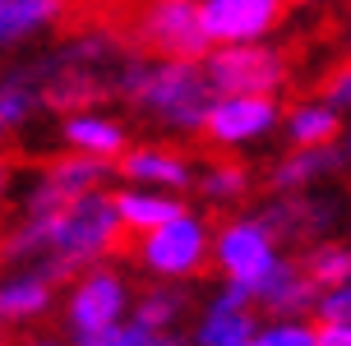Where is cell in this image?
<instances>
[{
    "mask_svg": "<svg viewBox=\"0 0 351 346\" xmlns=\"http://www.w3.org/2000/svg\"><path fill=\"white\" fill-rule=\"evenodd\" d=\"M268 121H273V102L268 97H227V102L208 106V116H204V125L217 138H227V143L268 129Z\"/></svg>",
    "mask_w": 351,
    "mask_h": 346,
    "instance_id": "obj_7",
    "label": "cell"
},
{
    "mask_svg": "<svg viewBox=\"0 0 351 346\" xmlns=\"http://www.w3.org/2000/svg\"><path fill=\"white\" fill-rule=\"evenodd\" d=\"M51 300V282L47 277H28V282H14L0 291V319H23V314H37Z\"/></svg>",
    "mask_w": 351,
    "mask_h": 346,
    "instance_id": "obj_15",
    "label": "cell"
},
{
    "mask_svg": "<svg viewBox=\"0 0 351 346\" xmlns=\"http://www.w3.org/2000/svg\"><path fill=\"white\" fill-rule=\"evenodd\" d=\"M180 305H185L180 295L158 291V295H148V300L139 305V319H134V323H139V328H162V323H171L176 314H180Z\"/></svg>",
    "mask_w": 351,
    "mask_h": 346,
    "instance_id": "obj_21",
    "label": "cell"
},
{
    "mask_svg": "<svg viewBox=\"0 0 351 346\" xmlns=\"http://www.w3.org/2000/svg\"><path fill=\"white\" fill-rule=\"evenodd\" d=\"M222 268L231 273V282H236V286H245V291L254 295L259 277L273 268L268 236H263L259 226H231L227 236H222Z\"/></svg>",
    "mask_w": 351,
    "mask_h": 346,
    "instance_id": "obj_6",
    "label": "cell"
},
{
    "mask_svg": "<svg viewBox=\"0 0 351 346\" xmlns=\"http://www.w3.org/2000/svg\"><path fill=\"white\" fill-rule=\"evenodd\" d=\"M65 138H70L74 148L93 153V157H116L125 148V134L106 121H70L65 125Z\"/></svg>",
    "mask_w": 351,
    "mask_h": 346,
    "instance_id": "obj_13",
    "label": "cell"
},
{
    "mask_svg": "<svg viewBox=\"0 0 351 346\" xmlns=\"http://www.w3.org/2000/svg\"><path fill=\"white\" fill-rule=\"evenodd\" d=\"M102 166L97 162H74V157H65V162H51L47 166V180H56L60 190H70V194H88L97 180H102Z\"/></svg>",
    "mask_w": 351,
    "mask_h": 346,
    "instance_id": "obj_20",
    "label": "cell"
},
{
    "mask_svg": "<svg viewBox=\"0 0 351 346\" xmlns=\"http://www.w3.org/2000/svg\"><path fill=\"white\" fill-rule=\"evenodd\" d=\"M74 323L79 332H97V328H111L116 323V314H121V282L116 277H88L79 295H74Z\"/></svg>",
    "mask_w": 351,
    "mask_h": 346,
    "instance_id": "obj_8",
    "label": "cell"
},
{
    "mask_svg": "<svg viewBox=\"0 0 351 346\" xmlns=\"http://www.w3.org/2000/svg\"><path fill=\"white\" fill-rule=\"evenodd\" d=\"M143 254H148V263H153L158 273H190V268H199V254H204V231H199V222H190V212H185V217H176V222H162Z\"/></svg>",
    "mask_w": 351,
    "mask_h": 346,
    "instance_id": "obj_5",
    "label": "cell"
},
{
    "mask_svg": "<svg viewBox=\"0 0 351 346\" xmlns=\"http://www.w3.org/2000/svg\"><path fill=\"white\" fill-rule=\"evenodd\" d=\"M208 88L227 97H263L268 88L282 84V55L259 51V47H231L208 60Z\"/></svg>",
    "mask_w": 351,
    "mask_h": 346,
    "instance_id": "obj_3",
    "label": "cell"
},
{
    "mask_svg": "<svg viewBox=\"0 0 351 346\" xmlns=\"http://www.w3.org/2000/svg\"><path fill=\"white\" fill-rule=\"evenodd\" d=\"M60 10V0H0V42H14V37L33 33L37 23Z\"/></svg>",
    "mask_w": 351,
    "mask_h": 346,
    "instance_id": "obj_11",
    "label": "cell"
},
{
    "mask_svg": "<svg viewBox=\"0 0 351 346\" xmlns=\"http://www.w3.org/2000/svg\"><path fill=\"white\" fill-rule=\"evenodd\" d=\"M204 190L217 194V199H231V194H241V190H245V171H241V166H222V171H208Z\"/></svg>",
    "mask_w": 351,
    "mask_h": 346,
    "instance_id": "obj_22",
    "label": "cell"
},
{
    "mask_svg": "<svg viewBox=\"0 0 351 346\" xmlns=\"http://www.w3.org/2000/svg\"><path fill=\"white\" fill-rule=\"evenodd\" d=\"M319 319H324V323H351V286L347 282H342L337 295H328V300L319 305Z\"/></svg>",
    "mask_w": 351,
    "mask_h": 346,
    "instance_id": "obj_23",
    "label": "cell"
},
{
    "mask_svg": "<svg viewBox=\"0 0 351 346\" xmlns=\"http://www.w3.org/2000/svg\"><path fill=\"white\" fill-rule=\"evenodd\" d=\"M121 37L139 55H162V60H199L208 51L194 0H148L139 23H130V33Z\"/></svg>",
    "mask_w": 351,
    "mask_h": 346,
    "instance_id": "obj_2",
    "label": "cell"
},
{
    "mask_svg": "<svg viewBox=\"0 0 351 346\" xmlns=\"http://www.w3.org/2000/svg\"><path fill=\"white\" fill-rule=\"evenodd\" d=\"M315 346H351V323H328L324 332H315Z\"/></svg>",
    "mask_w": 351,
    "mask_h": 346,
    "instance_id": "obj_25",
    "label": "cell"
},
{
    "mask_svg": "<svg viewBox=\"0 0 351 346\" xmlns=\"http://www.w3.org/2000/svg\"><path fill=\"white\" fill-rule=\"evenodd\" d=\"M337 134V116L328 106H305L291 116V138H296L300 148H319V143H328Z\"/></svg>",
    "mask_w": 351,
    "mask_h": 346,
    "instance_id": "obj_18",
    "label": "cell"
},
{
    "mask_svg": "<svg viewBox=\"0 0 351 346\" xmlns=\"http://www.w3.org/2000/svg\"><path fill=\"white\" fill-rule=\"evenodd\" d=\"M333 222V203H319V199H305V203H282L268 208L259 222L263 236H305V231H324Z\"/></svg>",
    "mask_w": 351,
    "mask_h": 346,
    "instance_id": "obj_9",
    "label": "cell"
},
{
    "mask_svg": "<svg viewBox=\"0 0 351 346\" xmlns=\"http://www.w3.org/2000/svg\"><path fill=\"white\" fill-rule=\"evenodd\" d=\"M5 185H10V166L0 162V194H5Z\"/></svg>",
    "mask_w": 351,
    "mask_h": 346,
    "instance_id": "obj_26",
    "label": "cell"
},
{
    "mask_svg": "<svg viewBox=\"0 0 351 346\" xmlns=\"http://www.w3.org/2000/svg\"><path fill=\"white\" fill-rule=\"evenodd\" d=\"M300 277L315 282V286H342L351 282V249L342 245H319L300 259Z\"/></svg>",
    "mask_w": 351,
    "mask_h": 346,
    "instance_id": "obj_10",
    "label": "cell"
},
{
    "mask_svg": "<svg viewBox=\"0 0 351 346\" xmlns=\"http://www.w3.org/2000/svg\"><path fill=\"white\" fill-rule=\"evenodd\" d=\"M0 259H5V254H0Z\"/></svg>",
    "mask_w": 351,
    "mask_h": 346,
    "instance_id": "obj_27",
    "label": "cell"
},
{
    "mask_svg": "<svg viewBox=\"0 0 351 346\" xmlns=\"http://www.w3.org/2000/svg\"><path fill=\"white\" fill-rule=\"evenodd\" d=\"M121 171L130 180H158V185H185L190 180V166L171 153H134L121 162Z\"/></svg>",
    "mask_w": 351,
    "mask_h": 346,
    "instance_id": "obj_12",
    "label": "cell"
},
{
    "mask_svg": "<svg viewBox=\"0 0 351 346\" xmlns=\"http://www.w3.org/2000/svg\"><path fill=\"white\" fill-rule=\"evenodd\" d=\"M337 166V157L319 143V148H305L300 157H291V162H282L278 171H273V185H282V190H291V185H305L310 175H319V171H333Z\"/></svg>",
    "mask_w": 351,
    "mask_h": 346,
    "instance_id": "obj_17",
    "label": "cell"
},
{
    "mask_svg": "<svg viewBox=\"0 0 351 346\" xmlns=\"http://www.w3.org/2000/svg\"><path fill=\"white\" fill-rule=\"evenodd\" d=\"M287 10V0H208L199 5V23L208 42H245L273 28Z\"/></svg>",
    "mask_w": 351,
    "mask_h": 346,
    "instance_id": "obj_4",
    "label": "cell"
},
{
    "mask_svg": "<svg viewBox=\"0 0 351 346\" xmlns=\"http://www.w3.org/2000/svg\"><path fill=\"white\" fill-rule=\"evenodd\" d=\"M121 92L125 97H139L143 106L162 111L171 125H204L213 106V88L204 79V69L194 60H162V65H130L121 69Z\"/></svg>",
    "mask_w": 351,
    "mask_h": 346,
    "instance_id": "obj_1",
    "label": "cell"
},
{
    "mask_svg": "<svg viewBox=\"0 0 351 346\" xmlns=\"http://www.w3.org/2000/svg\"><path fill=\"white\" fill-rule=\"evenodd\" d=\"M250 328H254V323H250L241 310H213L208 323L199 328V342L204 346H236V342L250 337Z\"/></svg>",
    "mask_w": 351,
    "mask_h": 346,
    "instance_id": "obj_19",
    "label": "cell"
},
{
    "mask_svg": "<svg viewBox=\"0 0 351 346\" xmlns=\"http://www.w3.org/2000/svg\"><path fill=\"white\" fill-rule=\"evenodd\" d=\"M263 346H315V332H305V328H273V332H263Z\"/></svg>",
    "mask_w": 351,
    "mask_h": 346,
    "instance_id": "obj_24",
    "label": "cell"
},
{
    "mask_svg": "<svg viewBox=\"0 0 351 346\" xmlns=\"http://www.w3.org/2000/svg\"><path fill=\"white\" fill-rule=\"evenodd\" d=\"M111 203H116V212H121L125 226H162V222L185 217V208L167 203V199H134V194H116Z\"/></svg>",
    "mask_w": 351,
    "mask_h": 346,
    "instance_id": "obj_14",
    "label": "cell"
},
{
    "mask_svg": "<svg viewBox=\"0 0 351 346\" xmlns=\"http://www.w3.org/2000/svg\"><path fill=\"white\" fill-rule=\"evenodd\" d=\"M79 346H180V337H167L158 328H97L79 332Z\"/></svg>",
    "mask_w": 351,
    "mask_h": 346,
    "instance_id": "obj_16",
    "label": "cell"
}]
</instances>
